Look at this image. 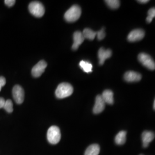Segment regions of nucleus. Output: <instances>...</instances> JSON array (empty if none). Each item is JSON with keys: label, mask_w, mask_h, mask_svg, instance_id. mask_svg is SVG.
<instances>
[{"label": "nucleus", "mask_w": 155, "mask_h": 155, "mask_svg": "<svg viewBox=\"0 0 155 155\" xmlns=\"http://www.w3.org/2000/svg\"><path fill=\"white\" fill-rule=\"evenodd\" d=\"M72 86L68 83L59 84L55 91L56 97L59 99H63L70 96L73 93Z\"/></svg>", "instance_id": "obj_1"}, {"label": "nucleus", "mask_w": 155, "mask_h": 155, "mask_svg": "<svg viewBox=\"0 0 155 155\" xmlns=\"http://www.w3.org/2000/svg\"><path fill=\"white\" fill-rule=\"evenodd\" d=\"M81 8L77 5H73L65 13L64 18L67 22H72L77 21L81 15Z\"/></svg>", "instance_id": "obj_2"}, {"label": "nucleus", "mask_w": 155, "mask_h": 155, "mask_svg": "<svg viewBox=\"0 0 155 155\" xmlns=\"http://www.w3.org/2000/svg\"><path fill=\"white\" fill-rule=\"evenodd\" d=\"M47 140L50 144H58L61 139V133L59 127L52 126L48 129L47 134Z\"/></svg>", "instance_id": "obj_3"}, {"label": "nucleus", "mask_w": 155, "mask_h": 155, "mask_svg": "<svg viewBox=\"0 0 155 155\" xmlns=\"http://www.w3.org/2000/svg\"><path fill=\"white\" fill-rule=\"evenodd\" d=\"M28 9L32 15L36 17H41L45 15V7L39 1L31 2L28 6Z\"/></svg>", "instance_id": "obj_4"}, {"label": "nucleus", "mask_w": 155, "mask_h": 155, "mask_svg": "<svg viewBox=\"0 0 155 155\" xmlns=\"http://www.w3.org/2000/svg\"><path fill=\"white\" fill-rule=\"evenodd\" d=\"M139 61L147 68L150 70L155 69V63L150 56L145 53H141L138 56Z\"/></svg>", "instance_id": "obj_5"}, {"label": "nucleus", "mask_w": 155, "mask_h": 155, "mask_svg": "<svg viewBox=\"0 0 155 155\" xmlns=\"http://www.w3.org/2000/svg\"><path fill=\"white\" fill-rule=\"evenodd\" d=\"M13 97L17 104H21L24 100V91L20 85H15L12 90Z\"/></svg>", "instance_id": "obj_6"}, {"label": "nucleus", "mask_w": 155, "mask_h": 155, "mask_svg": "<svg viewBox=\"0 0 155 155\" xmlns=\"http://www.w3.org/2000/svg\"><path fill=\"white\" fill-rule=\"evenodd\" d=\"M47 66V63L42 60L39 61L32 69V75L33 77L38 78L40 77Z\"/></svg>", "instance_id": "obj_7"}, {"label": "nucleus", "mask_w": 155, "mask_h": 155, "mask_svg": "<svg viewBox=\"0 0 155 155\" xmlns=\"http://www.w3.org/2000/svg\"><path fill=\"white\" fill-rule=\"evenodd\" d=\"M145 32L143 29H137L131 31L127 36V40L130 42H135L144 38Z\"/></svg>", "instance_id": "obj_8"}, {"label": "nucleus", "mask_w": 155, "mask_h": 155, "mask_svg": "<svg viewBox=\"0 0 155 155\" xmlns=\"http://www.w3.org/2000/svg\"><path fill=\"white\" fill-rule=\"evenodd\" d=\"M105 102L102 99L101 95H97L95 98V102L93 107V113L94 114H100L104 111L105 107Z\"/></svg>", "instance_id": "obj_9"}, {"label": "nucleus", "mask_w": 155, "mask_h": 155, "mask_svg": "<svg viewBox=\"0 0 155 155\" xmlns=\"http://www.w3.org/2000/svg\"><path fill=\"white\" fill-rule=\"evenodd\" d=\"M141 78L140 74L133 71H127L124 75V79L127 82H139L141 79Z\"/></svg>", "instance_id": "obj_10"}, {"label": "nucleus", "mask_w": 155, "mask_h": 155, "mask_svg": "<svg viewBox=\"0 0 155 155\" xmlns=\"http://www.w3.org/2000/svg\"><path fill=\"white\" fill-rule=\"evenodd\" d=\"M112 55V52L110 50L107 49L105 50L104 48H101L98 53V56L99 58V64L100 65H103L106 60Z\"/></svg>", "instance_id": "obj_11"}, {"label": "nucleus", "mask_w": 155, "mask_h": 155, "mask_svg": "<svg viewBox=\"0 0 155 155\" xmlns=\"http://www.w3.org/2000/svg\"><path fill=\"white\" fill-rule=\"evenodd\" d=\"M84 38L83 37V34L79 31H77L73 35L74 43L72 45V49L73 50H77L78 47L82 44Z\"/></svg>", "instance_id": "obj_12"}, {"label": "nucleus", "mask_w": 155, "mask_h": 155, "mask_svg": "<svg viewBox=\"0 0 155 155\" xmlns=\"http://www.w3.org/2000/svg\"><path fill=\"white\" fill-rule=\"evenodd\" d=\"M144 148L148 147L150 143L155 139V133L150 131H144L141 136Z\"/></svg>", "instance_id": "obj_13"}, {"label": "nucleus", "mask_w": 155, "mask_h": 155, "mask_svg": "<svg viewBox=\"0 0 155 155\" xmlns=\"http://www.w3.org/2000/svg\"><path fill=\"white\" fill-rule=\"evenodd\" d=\"M102 98L105 104L109 105H113L114 104V98H113V93L110 90H105L102 95H101Z\"/></svg>", "instance_id": "obj_14"}, {"label": "nucleus", "mask_w": 155, "mask_h": 155, "mask_svg": "<svg viewBox=\"0 0 155 155\" xmlns=\"http://www.w3.org/2000/svg\"><path fill=\"white\" fill-rule=\"evenodd\" d=\"M100 147L98 144H92L86 149L84 155H98L100 153Z\"/></svg>", "instance_id": "obj_15"}, {"label": "nucleus", "mask_w": 155, "mask_h": 155, "mask_svg": "<svg viewBox=\"0 0 155 155\" xmlns=\"http://www.w3.org/2000/svg\"><path fill=\"white\" fill-rule=\"evenodd\" d=\"M127 139V132L122 130L120 131L116 136L115 142L117 145H123L126 142Z\"/></svg>", "instance_id": "obj_16"}, {"label": "nucleus", "mask_w": 155, "mask_h": 155, "mask_svg": "<svg viewBox=\"0 0 155 155\" xmlns=\"http://www.w3.org/2000/svg\"><path fill=\"white\" fill-rule=\"evenodd\" d=\"M82 34L84 39L93 40L97 36V32H95L90 28H86L83 30Z\"/></svg>", "instance_id": "obj_17"}, {"label": "nucleus", "mask_w": 155, "mask_h": 155, "mask_svg": "<svg viewBox=\"0 0 155 155\" xmlns=\"http://www.w3.org/2000/svg\"><path fill=\"white\" fill-rule=\"evenodd\" d=\"M79 66L86 73L92 72V64L89 61H82L79 63Z\"/></svg>", "instance_id": "obj_18"}, {"label": "nucleus", "mask_w": 155, "mask_h": 155, "mask_svg": "<svg viewBox=\"0 0 155 155\" xmlns=\"http://www.w3.org/2000/svg\"><path fill=\"white\" fill-rule=\"evenodd\" d=\"M106 4L111 9H116L120 5V1L118 0H107L105 1Z\"/></svg>", "instance_id": "obj_19"}, {"label": "nucleus", "mask_w": 155, "mask_h": 155, "mask_svg": "<svg viewBox=\"0 0 155 155\" xmlns=\"http://www.w3.org/2000/svg\"><path fill=\"white\" fill-rule=\"evenodd\" d=\"M3 109H4L8 113H11L13 111V102L11 100H7L5 101V105L4 106Z\"/></svg>", "instance_id": "obj_20"}, {"label": "nucleus", "mask_w": 155, "mask_h": 155, "mask_svg": "<svg viewBox=\"0 0 155 155\" xmlns=\"http://www.w3.org/2000/svg\"><path fill=\"white\" fill-rule=\"evenodd\" d=\"M148 16L147 17L146 21L148 23H150L152 22L153 18L155 16V8H152L151 9H150V10L148 12Z\"/></svg>", "instance_id": "obj_21"}, {"label": "nucleus", "mask_w": 155, "mask_h": 155, "mask_svg": "<svg viewBox=\"0 0 155 155\" xmlns=\"http://www.w3.org/2000/svg\"><path fill=\"white\" fill-rule=\"evenodd\" d=\"M97 38L99 40H101L105 38L106 33L104 28H102L99 31L97 32Z\"/></svg>", "instance_id": "obj_22"}, {"label": "nucleus", "mask_w": 155, "mask_h": 155, "mask_svg": "<svg viewBox=\"0 0 155 155\" xmlns=\"http://www.w3.org/2000/svg\"><path fill=\"white\" fill-rule=\"evenodd\" d=\"M4 2L8 6L11 7V6L14 5L15 4L16 1L15 0H5L4 1Z\"/></svg>", "instance_id": "obj_23"}, {"label": "nucleus", "mask_w": 155, "mask_h": 155, "mask_svg": "<svg viewBox=\"0 0 155 155\" xmlns=\"http://www.w3.org/2000/svg\"><path fill=\"white\" fill-rule=\"evenodd\" d=\"M6 84L5 78L3 77H0V91L2 87H4Z\"/></svg>", "instance_id": "obj_24"}, {"label": "nucleus", "mask_w": 155, "mask_h": 155, "mask_svg": "<svg viewBox=\"0 0 155 155\" xmlns=\"http://www.w3.org/2000/svg\"><path fill=\"white\" fill-rule=\"evenodd\" d=\"M5 99L2 98V97H1L0 98V109L4 107V106L5 105Z\"/></svg>", "instance_id": "obj_25"}, {"label": "nucleus", "mask_w": 155, "mask_h": 155, "mask_svg": "<svg viewBox=\"0 0 155 155\" xmlns=\"http://www.w3.org/2000/svg\"><path fill=\"white\" fill-rule=\"evenodd\" d=\"M137 2H139V3L141 4H146L147 2H149L148 0H140V1H137Z\"/></svg>", "instance_id": "obj_26"}, {"label": "nucleus", "mask_w": 155, "mask_h": 155, "mask_svg": "<svg viewBox=\"0 0 155 155\" xmlns=\"http://www.w3.org/2000/svg\"><path fill=\"white\" fill-rule=\"evenodd\" d=\"M153 109H155V100H154V102H153Z\"/></svg>", "instance_id": "obj_27"}, {"label": "nucleus", "mask_w": 155, "mask_h": 155, "mask_svg": "<svg viewBox=\"0 0 155 155\" xmlns=\"http://www.w3.org/2000/svg\"></svg>", "instance_id": "obj_28"}]
</instances>
